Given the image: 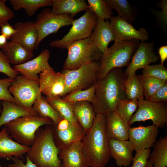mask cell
Returning <instances> with one entry per match:
<instances>
[{
	"instance_id": "obj_1",
	"label": "cell",
	"mask_w": 167,
	"mask_h": 167,
	"mask_svg": "<svg viewBox=\"0 0 167 167\" xmlns=\"http://www.w3.org/2000/svg\"><path fill=\"white\" fill-rule=\"evenodd\" d=\"M127 77L122 68H115L104 79L97 80L95 100L92 104L96 114L105 116L117 110L119 101L126 98L125 84Z\"/></svg>"
},
{
	"instance_id": "obj_2",
	"label": "cell",
	"mask_w": 167,
	"mask_h": 167,
	"mask_svg": "<svg viewBox=\"0 0 167 167\" xmlns=\"http://www.w3.org/2000/svg\"><path fill=\"white\" fill-rule=\"evenodd\" d=\"M89 167H104L111 157L105 116L96 114L92 125L82 140Z\"/></svg>"
},
{
	"instance_id": "obj_3",
	"label": "cell",
	"mask_w": 167,
	"mask_h": 167,
	"mask_svg": "<svg viewBox=\"0 0 167 167\" xmlns=\"http://www.w3.org/2000/svg\"><path fill=\"white\" fill-rule=\"evenodd\" d=\"M36 135L26 157L37 167H62L58 156L61 150L55 143L52 126L40 128Z\"/></svg>"
},
{
	"instance_id": "obj_4",
	"label": "cell",
	"mask_w": 167,
	"mask_h": 167,
	"mask_svg": "<svg viewBox=\"0 0 167 167\" xmlns=\"http://www.w3.org/2000/svg\"><path fill=\"white\" fill-rule=\"evenodd\" d=\"M139 43V40L136 39L115 41L102 54L99 61L97 80L104 79L114 68L128 66Z\"/></svg>"
},
{
	"instance_id": "obj_5",
	"label": "cell",
	"mask_w": 167,
	"mask_h": 167,
	"mask_svg": "<svg viewBox=\"0 0 167 167\" xmlns=\"http://www.w3.org/2000/svg\"><path fill=\"white\" fill-rule=\"evenodd\" d=\"M53 125L48 118L38 115H29L19 118L5 124L10 137L24 146L30 147L36 139V133L43 126Z\"/></svg>"
},
{
	"instance_id": "obj_6",
	"label": "cell",
	"mask_w": 167,
	"mask_h": 167,
	"mask_svg": "<svg viewBox=\"0 0 167 167\" xmlns=\"http://www.w3.org/2000/svg\"><path fill=\"white\" fill-rule=\"evenodd\" d=\"M66 49L68 54L63 65L66 70H75L83 65L99 61L102 55L94 44L91 35L72 42Z\"/></svg>"
},
{
	"instance_id": "obj_7",
	"label": "cell",
	"mask_w": 167,
	"mask_h": 167,
	"mask_svg": "<svg viewBox=\"0 0 167 167\" xmlns=\"http://www.w3.org/2000/svg\"><path fill=\"white\" fill-rule=\"evenodd\" d=\"M99 61L92 62L74 70L63 69L65 81L64 96L77 90H84L96 84Z\"/></svg>"
},
{
	"instance_id": "obj_8",
	"label": "cell",
	"mask_w": 167,
	"mask_h": 167,
	"mask_svg": "<svg viewBox=\"0 0 167 167\" xmlns=\"http://www.w3.org/2000/svg\"><path fill=\"white\" fill-rule=\"evenodd\" d=\"M97 17L88 9L82 16L74 19L68 33L61 39L52 41L49 46L60 49H66L72 42L90 36L96 25Z\"/></svg>"
},
{
	"instance_id": "obj_9",
	"label": "cell",
	"mask_w": 167,
	"mask_h": 167,
	"mask_svg": "<svg viewBox=\"0 0 167 167\" xmlns=\"http://www.w3.org/2000/svg\"><path fill=\"white\" fill-rule=\"evenodd\" d=\"M74 20L69 14H53L50 8L42 11L37 15L36 20L33 22L38 35L35 49L45 37L50 34L56 33L63 26L71 25Z\"/></svg>"
},
{
	"instance_id": "obj_10",
	"label": "cell",
	"mask_w": 167,
	"mask_h": 167,
	"mask_svg": "<svg viewBox=\"0 0 167 167\" xmlns=\"http://www.w3.org/2000/svg\"><path fill=\"white\" fill-rule=\"evenodd\" d=\"M15 103L27 108H32L33 103L41 94L39 83L24 75H18L9 88Z\"/></svg>"
},
{
	"instance_id": "obj_11",
	"label": "cell",
	"mask_w": 167,
	"mask_h": 167,
	"mask_svg": "<svg viewBox=\"0 0 167 167\" xmlns=\"http://www.w3.org/2000/svg\"><path fill=\"white\" fill-rule=\"evenodd\" d=\"M150 120L157 128H164L167 124L166 102H156L144 100L138 102V106L129 122L131 125L137 122Z\"/></svg>"
},
{
	"instance_id": "obj_12",
	"label": "cell",
	"mask_w": 167,
	"mask_h": 167,
	"mask_svg": "<svg viewBox=\"0 0 167 167\" xmlns=\"http://www.w3.org/2000/svg\"><path fill=\"white\" fill-rule=\"evenodd\" d=\"M39 86L41 92L50 98L62 97L65 89L64 76L52 68L40 74Z\"/></svg>"
},
{
	"instance_id": "obj_13",
	"label": "cell",
	"mask_w": 167,
	"mask_h": 167,
	"mask_svg": "<svg viewBox=\"0 0 167 167\" xmlns=\"http://www.w3.org/2000/svg\"><path fill=\"white\" fill-rule=\"evenodd\" d=\"M159 132L158 128L153 124L147 126L130 127L128 139L137 152L153 146L156 141Z\"/></svg>"
},
{
	"instance_id": "obj_14",
	"label": "cell",
	"mask_w": 167,
	"mask_h": 167,
	"mask_svg": "<svg viewBox=\"0 0 167 167\" xmlns=\"http://www.w3.org/2000/svg\"><path fill=\"white\" fill-rule=\"evenodd\" d=\"M110 24L115 38V41L136 39L146 41L149 37L147 30L141 28L136 29L130 24L118 16H112Z\"/></svg>"
},
{
	"instance_id": "obj_15",
	"label": "cell",
	"mask_w": 167,
	"mask_h": 167,
	"mask_svg": "<svg viewBox=\"0 0 167 167\" xmlns=\"http://www.w3.org/2000/svg\"><path fill=\"white\" fill-rule=\"evenodd\" d=\"M154 44L142 41L131 58V61L124 72L127 76L136 73L139 69H143L151 63H154L159 59L154 51Z\"/></svg>"
},
{
	"instance_id": "obj_16",
	"label": "cell",
	"mask_w": 167,
	"mask_h": 167,
	"mask_svg": "<svg viewBox=\"0 0 167 167\" xmlns=\"http://www.w3.org/2000/svg\"><path fill=\"white\" fill-rule=\"evenodd\" d=\"M50 56L49 49H46L33 59L21 64L14 65L13 68L21 75L39 82L38 74L51 68L48 62Z\"/></svg>"
},
{
	"instance_id": "obj_17",
	"label": "cell",
	"mask_w": 167,
	"mask_h": 167,
	"mask_svg": "<svg viewBox=\"0 0 167 167\" xmlns=\"http://www.w3.org/2000/svg\"><path fill=\"white\" fill-rule=\"evenodd\" d=\"M52 126L55 143L61 150L66 149L75 142L82 141L86 135L77 122H71L68 127L61 130Z\"/></svg>"
},
{
	"instance_id": "obj_18",
	"label": "cell",
	"mask_w": 167,
	"mask_h": 167,
	"mask_svg": "<svg viewBox=\"0 0 167 167\" xmlns=\"http://www.w3.org/2000/svg\"><path fill=\"white\" fill-rule=\"evenodd\" d=\"M13 28L16 32L11 37V41L19 43L33 51L35 49L38 37L33 22H18Z\"/></svg>"
},
{
	"instance_id": "obj_19",
	"label": "cell",
	"mask_w": 167,
	"mask_h": 167,
	"mask_svg": "<svg viewBox=\"0 0 167 167\" xmlns=\"http://www.w3.org/2000/svg\"><path fill=\"white\" fill-rule=\"evenodd\" d=\"M111 157L119 167H127L132 162L134 156L133 147L129 140L108 139Z\"/></svg>"
},
{
	"instance_id": "obj_20",
	"label": "cell",
	"mask_w": 167,
	"mask_h": 167,
	"mask_svg": "<svg viewBox=\"0 0 167 167\" xmlns=\"http://www.w3.org/2000/svg\"><path fill=\"white\" fill-rule=\"evenodd\" d=\"M106 131L109 139L121 140L128 139V131L130 125L116 110L105 116Z\"/></svg>"
},
{
	"instance_id": "obj_21",
	"label": "cell",
	"mask_w": 167,
	"mask_h": 167,
	"mask_svg": "<svg viewBox=\"0 0 167 167\" xmlns=\"http://www.w3.org/2000/svg\"><path fill=\"white\" fill-rule=\"evenodd\" d=\"M62 167H89L82 141L75 142L59 154Z\"/></svg>"
},
{
	"instance_id": "obj_22",
	"label": "cell",
	"mask_w": 167,
	"mask_h": 167,
	"mask_svg": "<svg viewBox=\"0 0 167 167\" xmlns=\"http://www.w3.org/2000/svg\"><path fill=\"white\" fill-rule=\"evenodd\" d=\"M30 147L14 141L10 137L5 126L0 131V158L10 160L12 157L22 159L29 151Z\"/></svg>"
},
{
	"instance_id": "obj_23",
	"label": "cell",
	"mask_w": 167,
	"mask_h": 167,
	"mask_svg": "<svg viewBox=\"0 0 167 167\" xmlns=\"http://www.w3.org/2000/svg\"><path fill=\"white\" fill-rule=\"evenodd\" d=\"M91 36L96 46L102 54L107 49L109 43L115 41L110 24L108 20L97 18Z\"/></svg>"
},
{
	"instance_id": "obj_24",
	"label": "cell",
	"mask_w": 167,
	"mask_h": 167,
	"mask_svg": "<svg viewBox=\"0 0 167 167\" xmlns=\"http://www.w3.org/2000/svg\"><path fill=\"white\" fill-rule=\"evenodd\" d=\"M74 115L86 134L91 128L96 113L92 104L86 101L72 103Z\"/></svg>"
},
{
	"instance_id": "obj_25",
	"label": "cell",
	"mask_w": 167,
	"mask_h": 167,
	"mask_svg": "<svg viewBox=\"0 0 167 167\" xmlns=\"http://www.w3.org/2000/svg\"><path fill=\"white\" fill-rule=\"evenodd\" d=\"M1 49L9 63L15 65L27 62L34 55L33 51L19 43L11 41L7 42Z\"/></svg>"
},
{
	"instance_id": "obj_26",
	"label": "cell",
	"mask_w": 167,
	"mask_h": 167,
	"mask_svg": "<svg viewBox=\"0 0 167 167\" xmlns=\"http://www.w3.org/2000/svg\"><path fill=\"white\" fill-rule=\"evenodd\" d=\"M1 102L2 109L0 116V127L21 117L29 115H38L32 108L23 107L6 101Z\"/></svg>"
},
{
	"instance_id": "obj_27",
	"label": "cell",
	"mask_w": 167,
	"mask_h": 167,
	"mask_svg": "<svg viewBox=\"0 0 167 167\" xmlns=\"http://www.w3.org/2000/svg\"><path fill=\"white\" fill-rule=\"evenodd\" d=\"M52 13L56 14H67L73 18L78 13L89 8L84 0H53Z\"/></svg>"
},
{
	"instance_id": "obj_28",
	"label": "cell",
	"mask_w": 167,
	"mask_h": 167,
	"mask_svg": "<svg viewBox=\"0 0 167 167\" xmlns=\"http://www.w3.org/2000/svg\"><path fill=\"white\" fill-rule=\"evenodd\" d=\"M154 149L150 152L148 161L153 167L167 166V136L161 137L153 146Z\"/></svg>"
},
{
	"instance_id": "obj_29",
	"label": "cell",
	"mask_w": 167,
	"mask_h": 167,
	"mask_svg": "<svg viewBox=\"0 0 167 167\" xmlns=\"http://www.w3.org/2000/svg\"><path fill=\"white\" fill-rule=\"evenodd\" d=\"M32 109L40 116L50 118L53 125L56 126L63 118L48 103L41 94L34 102Z\"/></svg>"
},
{
	"instance_id": "obj_30",
	"label": "cell",
	"mask_w": 167,
	"mask_h": 167,
	"mask_svg": "<svg viewBox=\"0 0 167 167\" xmlns=\"http://www.w3.org/2000/svg\"><path fill=\"white\" fill-rule=\"evenodd\" d=\"M10 2L15 10L24 9L30 17L34 15L40 8L52 6L53 0H10Z\"/></svg>"
},
{
	"instance_id": "obj_31",
	"label": "cell",
	"mask_w": 167,
	"mask_h": 167,
	"mask_svg": "<svg viewBox=\"0 0 167 167\" xmlns=\"http://www.w3.org/2000/svg\"><path fill=\"white\" fill-rule=\"evenodd\" d=\"M108 5L117 12L118 16L131 24L135 20L134 9L127 0H104Z\"/></svg>"
},
{
	"instance_id": "obj_32",
	"label": "cell",
	"mask_w": 167,
	"mask_h": 167,
	"mask_svg": "<svg viewBox=\"0 0 167 167\" xmlns=\"http://www.w3.org/2000/svg\"><path fill=\"white\" fill-rule=\"evenodd\" d=\"M125 87L127 99L136 100L139 102L144 100L142 88L136 73L128 76Z\"/></svg>"
},
{
	"instance_id": "obj_33",
	"label": "cell",
	"mask_w": 167,
	"mask_h": 167,
	"mask_svg": "<svg viewBox=\"0 0 167 167\" xmlns=\"http://www.w3.org/2000/svg\"><path fill=\"white\" fill-rule=\"evenodd\" d=\"M45 99L63 118L72 122H77L74 115L72 103L66 101L60 97H46Z\"/></svg>"
},
{
	"instance_id": "obj_34",
	"label": "cell",
	"mask_w": 167,
	"mask_h": 167,
	"mask_svg": "<svg viewBox=\"0 0 167 167\" xmlns=\"http://www.w3.org/2000/svg\"><path fill=\"white\" fill-rule=\"evenodd\" d=\"M137 76L142 88L143 96L146 100H148L156 91L163 86L167 82L143 75Z\"/></svg>"
},
{
	"instance_id": "obj_35",
	"label": "cell",
	"mask_w": 167,
	"mask_h": 167,
	"mask_svg": "<svg viewBox=\"0 0 167 167\" xmlns=\"http://www.w3.org/2000/svg\"><path fill=\"white\" fill-rule=\"evenodd\" d=\"M96 84L84 90L73 91L62 97L64 100L72 103L86 101L92 104L95 99Z\"/></svg>"
},
{
	"instance_id": "obj_36",
	"label": "cell",
	"mask_w": 167,
	"mask_h": 167,
	"mask_svg": "<svg viewBox=\"0 0 167 167\" xmlns=\"http://www.w3.org/2000/svg\"><path fill=\"white\" fill-rule=\"evenodd\" d=\"M89 9L97 18L103 20L110 19L113 12L104 0H88Z\"/></svg>"
},
{
	"instance_id": "obj_37",
	"label": "cell",
	"mask_w": 167,
	"mask_h": 167,
	"mask_svg": "<svg viewBox=\"0 0 167 167\" xmlns=\"http://www.w3.org/2000/svg\"><path fill=\"white\" fill-rule=\"evenodd\" d=\"M138 106V101L126 98L119 101L117 110L124 118L129 122Z\"/></svg>"
},
{
	"instance_id": "obj_38",
	"label": "cell",
	"mask_w": 167,
	"mask_h": 167,
	"mask_svg": "<svg viewBox=\"0 0 167 167\" xmlns=\"http://www.w3.org/2000/svg\"><path fill=\"white\" fill-rule=\"evenodd\" d=\"M142 75L152 76L165 81H167V69L164 65L161 64L148 65L143 69Z\"/></svg>"
},
{
	"instance_id": "obj_39",
	"label": "cell",
	"mask_w": 167,
	"mask_h": 167,
	"mask_svg": "<svg viewBox=\"0 0 167 167\" xmlns=\"http://www.w3.org/2000/svg\"><path fill=\"white\" fill-rule=\"evenodd\" d=\"M15 79L9 77L0 79V102L6 101L15 103L14 98L9 91Z\"/></svg>"
},
{
	"instance_id": "obj_40",
	"label": "cell",
	"mask_w": 167,
	"mask_h": 167,
	"mask_svg": "<svg viewBox=\"0 0 167 167\" xmlns=\"http://www.w3.org/2000/svg\"><path fill=\"white\" fill-rule=\"evenodd\" d=\"M0 72L3 73L8 77L15 79L18 75L19 72L11 67L6 57L0 49Z\"/></svg>"
},
{
	"instance_id": "obj_41",
	"label": "cell",
	"mask_w": 167,
	"mask_h": 167,
	"mask_svg": "<svg viewBox=\"0 0 167 167\" xmlns=\"http://www.w3.org/2000/svg\"><path fill=\"white\" fill-rule=\"evenodd\" d=\"M151 152L150 148L136 152V153L133 158L131 167H147Z\"/></svg>"
},
{
	"instance_id": "obj_42",
	"label": "cell",
	"mask_w": 167,
	"mask_h": 167,
	"mask_svg": "<svg viewBox=\"0 0 167 167\" xmlns=\"http://www.w3.org/2000/svg\"><path fill=\"white\" fill-rule=\"evenodd\" d=\"M6 0H0V27L7 23L15 16L14 14L6 4Z\"/></svg>"
},
{
	"instance_id": "obj_43",
	"label": "cell",
	"mask_w": 167,
	"mask_h": 167,
	"mask_svg": "<svg viewBox=\"0 0 167 167\" xmlns=\"http://www.w3.org/2000/svg\"><path fill=\"white\" fill-rule=\"evenodd\" d=\"M159 6L161 8V11H156L154 13L159 23L165 29L167 26V0H161Z\"/></svg>"
},
{
	"instance_id": "obj_44",
	"label": "cell",
	"mask_w": 167,
	"mask_h": 167,
	"mask_svg": "<svg viewBox=\"0 0 167 167\" xmlns=\"http://www.w3.org/2000/svg\"><path fill=\"white\" fill-rule=\"evenodd\" d=\"M156 102H166L167 101V82L158 89L148 100Z\"/></svg>"
},
{
	"instance_id": "obj_45",
	"label": "cell",
	"mask_w": 167,
	"mask_h": 167,
	"mask_svg": "<svg viewBox=\"0 0 167 167\" xmlns=\"http://www.w3.org/2000/svg\"><path fill=\"white\" fill-rule=\"evenodd\" d=\"M10 160H11L13 163L9 164L8 167H37L26 157V164L19 157H12Z\"/></svg>"
},
{
	"instance_id": "obj_46",
	"label": "cell",
	"mask_w": 167,
	"mask_h": 167,
	"mask_svg": "<svg viewBox=\"0 0 167 167\" xmlns=\"http://www.w3.org/2000/svg\"><path fill=\"white\" fill-rule=\"evenodd\" d=\"M1 27V34L5 36L7 39L11 38L16 32L13 27L8 23L3 25Z\"/></svg>"
},
{
	"instance_id": "obj_47",
	"label": "cell",
	"mask_w": 167,
	"mask_h": 167,
	"mask_svg": "<svg viewBox=\"0 0 167 167\" xmlns=\"http://www.w3.org/2000/svg\"><path fill=\"white\" fill-rule=\"evenodd\" d=\"M158 53L161 59V64L163 65L165 61L167 59V46H161L159 49Z\"/></svg>"
},
{
	"instance_id": "obj_48",
	"label": "cell",
	"mask_w": 167,
	"mask_h": 167,
	"mask_svg": "<svg viewBox=\"0 0 167 167\" xmlns=\"http://www.w3.org/2000/svg\"><path fill=\"white\" fill-rule=\"evenodd\" d=\"M7 39L4 35H0V49L3 47L7 43Z\"/></svg>"
},
{
	"instance_id": "obj_49",
	"label": "cell",
	"mask_w": 167,
	"mask_h": 167,
	"mask_svg": "<svg viewBox=\"0 0 167 167\" xmlns=\"http://www.w3.org/2000/svg\"><path fill=\"white\" fill-rule=\"evenodd\" d=\"M147 167H153L152 164L148 161V165Z\"/></svg>"
},
{
	"instance_id": "obj_50",
	"label": "cell",
	"mask_w": 167,
	"mask_h": 167,
	"mask_svg": "<svg viewBox=\"0 0 167 167\" xmlns=\"http://www.w3.org/2000/svg\"><path fill=\"white\" fill-rule=\"evenodd\" d=\"M2 106L1 102H0V116L2 111Z\"/></svg>"
},
{
	"instance_id": "obj_51",
	"label": "cell",
	"mask_w": 167,
	"mask_h": 167,
	"mask_svg": "<svg viewBox=\"0 0 167 167\" xmlns=\"http://www.w3.org/2000/svg\"><path fill=\"white\" fill-rule=\"evenodd\" d=\"M0 167H2L0 165Z\"/></svg>"
}]
</instances>
